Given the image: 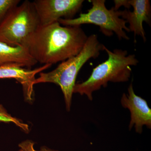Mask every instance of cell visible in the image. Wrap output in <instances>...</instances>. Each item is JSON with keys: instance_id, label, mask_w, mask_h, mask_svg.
<instances>
[{"instance_id": "cell-8", "label": "cell", "mask_w": 151, "mask_h": 151, "mask_svg": "<svg viewBox=\"0 0 151 151\" xmlns=\"http://www.w3.org/2000/svg\"><path fill=\"white\" fill-rule=\"evenodd\" d=\"M129 4L133 10L126 9L120 11L121 18L129 24L130 32L134 33L136 42L137 36H139L145 42L147 41L143 27L144 22L150 25L151 5L149 0H129Z\"/></svg>"}, {"instance_id": "cell-2", "label": "cell", "mask_w": 151, "mask_h": 151, "mask_svg": "<svg viewBox=\"0 0 151 151\" xmlns=\"http://www.w3.org/2000/svg\"><path fill=\"white\" fill-rule=\"evenodd\" d=\"M103 50L108 54V59L93 68L86 81L76 83L73 93L86 95L89 100H92L93 92L106 87L108 82L121 83L129 80L132 66H136L139 63L136 55L120 49L111 51L105 45Z\"/></svg>"}, {"instance_id": "cell-4", "label": "cell", "mask_w": 151, "mask_h": 151, "mask_svg": "<svg viewBox=\"0 0 151 151\" xmlns=\"http://www.w3.org/2000/svg\"><path fill=\"white\" fill-rule=\"evenodd\" d=\"M40 22L32 2L26 0L11 10L0 23V41L26 47Z\"/></svg>"}, {"instance_id": "cell-7", "label": "cell", "mask_w": 151, "mask_h": 151, "mask_svg": "<svg viewBox=\"0 0 151 151\" xmlns=\"http://www.w3.org/2000/svg\"><path fill=\"white\" fill-rule=\"evenodd\" d=\"M121 104L124 108L129 109L131 113L130 130L134 127L136 132L141 134L144 126L151 129V109L145 99L135 94L132 83L128 88V94L124 93L122 95Z\"/></svg>"}, {"instance_id": "cell-1", "label": "cell", "mask_w": 151, "mask_h": 151, "mask_svg": "<svg viewBox=\"0 0 151 151\" xmlns=\"http://www.w3.org/2000/svg\"><path fill=\"white\" fill-rule=\"evenodd\" d=\"M88 37L81 26H62L56 22L40 25L26 47L37 62L52 65L78 55Z\"/></svg>"}, {"instance_id": "cell-9", "label": "cell", "mask_w": 151, "mask_h": 151, "mask_svg": "<svg viewBox=\"0 0 151 151\" xmlns=\"http://www.w3.org/2000/svg\"><path fill=\"white\" fill-rule=\"evenodd\" d=\"M51 64H45L40 67L31 69L17 65H4L0 66V78H14L22 86L25 98L32 101L34 94V86L35 76L49 68Z\"/></svg>"}, {"instance_id": "cell-3", "label": "cell", "mask_w": 151, "mask_h": 151, "mask_svg": "<svg viewBox=\"0 0 151 151\" xmlns=\"http://www.w3.org/2000/svg\"><path fill=\"white\" fill-rule=\"evenodd\" d=\"M104 45L99 42L97 35H91L78 55L63 61L51 71L41 72L39 77L35 80V85L40 83L58 85L63 93L66 110L70 111L73 89L79 70L89 60L95 59L99 56Z\"/></svg>"}, {"instance_id": "cell-11", "label": "cell", "mask_w": 151, "mask_h": 151, "mask_svg": "<svg viewBox=\"0 0 151 151\" xmlns=\"http://www.w3.org/2000/svg\"><path fill=\"white\" fill-rule=\"evenodd\" d=\"M0 121L5 122H12L16 125L24 132H28L29 128L27 124L23 123L17 118H14L8 113L5 108L0 105Z\"/></svg>"}, {"instance_id": "cell-6", "label": "cell", "mask_w": 151, "mask_h": 151, "mask_svg": "<svg viewBox=\"0 0 151 151\" xmlns=\"http://www.w3.org/2000/svg\"><path fill=\"white\" fill-rule=\"evenodd\" d=\"M83 0H35L32 1L41 26L72 19L80 11Z\"/></svg>"}, {"instance_id": "cell-14", "label": "cell", "mask_w": 151, "mask_h": 151, "mask_svg": "<svg viewBox=\"0 0 151 151\" xmlns=\"http://www.w3.org/2000/svg\"><path fill=\"white\" fill-rule=\"evenodd\" d=\"M114 2L115 6L113 8L116 10H119V8L122 6L126 8L127 9H129L131 7L129 4V0H115Z\"/></svg>"}, {"instance_id": "cell-10", "label": "cell", "mask_w": 151, "mask_h": 151, "mask_svg": "<svg viewBox=\"0 0 151 151\" xmlns=\"http://www.w3.org/2000/svg\"><path fill=\"white\" fill-rule=\"evenodd\" d=\"M37 63L26 47L0 41V66L13 65L31 69Z\"/></svg>"}, {"instance_id": "cell-13", "label": "cell", "mask_w": 151, "mask_h": 151, "mask_svg": "<svg viewBox=\"0 0 151 151\" xmlns=\"http://www.w3.org/2000/svg\"><path fill=\"white\" fill-rule=\"evenodd\" d=\"M19 151H58L51 150L45 147L41 148L39 150H35L34 147V143L29 140H27L20 144L19 145Z\"/></svg>"}, {"instance_id": "cell-5", "label": "cell", "mask_w": 151, "mask_h": 151, "mask_svg": "<svg viewBox=\"0 0 151 151\" xmlns=\"http://www.w3.org/2000/svg\"><path fill=\"white\" fill-rule=\"evenodd\" d=\"M92 6L86 13L72 19H60L58 22L64 26H81L84 24H92L99 27L100 31L106 36L111 37L115 33L119 40H129L126 32H130L127 22L121 17L120 10L113 7L108 9L105 0L91 1Z\"/></svg>"}, {"instance_id": "cell-12", "label": "cell", "mask_w": 151, "mask_h": 151, "mask_svg": "<svg viewBox=\"0 0 151 151\" xmlns=\"http://www.w3.org/2000/svg\"><path fill=\"white\" fill-rule=\"evenodd\" d=\"M20 0H0V23L9 12L19 5Z\"/></svg>"}]
</instances>
